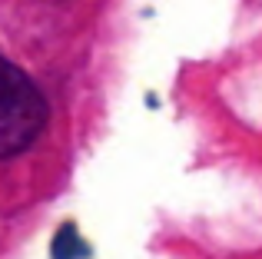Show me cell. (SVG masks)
Segmentation results:
<instances>
[{"label":"cell","instance_id":"obj_1","mask_svg":"<svg viewBox=\"0 0 262 259\" xmlns=\"http://www.w3.org/2000/svg\"><path fill=\"white\" fill-rule=\"evenodd\" d=\"M47 126V100L30 77L0 57V160L27 149Z\"/></svg>","mask_w":262,"mask_h":259},{"label":"cell","instance_id":"obj_2","mask_svg":"<svg viewBox=\"0 0 262 259\" xmlns=\"http://www.w3.org/2000/svg\"><path fill=\"white\" fill-rule=\"evenodd\" d=\"M86 253H90V246L80 240L77 226H73V223H63L60 233L53 236V256L57 259H83Z\"/></svg>","mask_w":262,"mask_h":259}]
</instances>
